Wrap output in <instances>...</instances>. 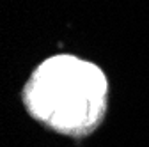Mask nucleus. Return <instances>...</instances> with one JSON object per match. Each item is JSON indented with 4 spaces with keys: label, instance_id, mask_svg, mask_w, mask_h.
<instances>
[{
    "label": "nucleus",
    "instance_id": "obj_1",
    "mask_svg": "<svg viewBox=\"0 0 149 147\" xmlns=\"http://www.w3.org/2000/svg\"><path fill=\"white\" fill-rule=\"evenodd\" d=\"M108 83L101 69L73 55L39 64L25 87L29 112L53 130L84 135L101 121Z\"/></svg>",
    "mask_w": 149,
    "mask_h": 147
}]
</instances>
